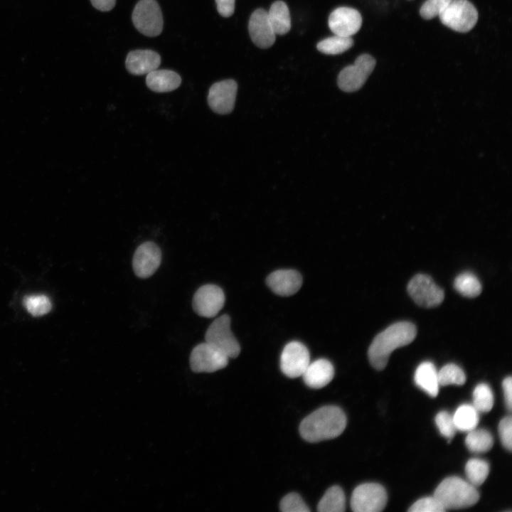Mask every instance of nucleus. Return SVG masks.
Here are the masks:
<instances>
[{
    "label": "nucleus",
    "instance_id": "f257e3e1",
    "mask_svg": "<svg viewBox=\"0 0 512 512\" xmlns=\"http://www.w3.org/2000/svg\"><path fill=\"white\" fill-rule=\"evenodd\" d=\"M346 426V417L338 407H321L306 416L299 425L302 438L309 442L334 439L339 436Z\"/></svg>",
    "mask_w": 512,
    "mask_h": 512
},
{
    "label": "nucleus",
    "instance_id": "f03ea898",
    "mask_svg": "<svg viewBox=\"0 0 512 512\" xmlns=\"http://www.w3.org/2000/svg\"><path fill=\"white\" fill-rule=\"evenodd\" d=\"M416 334V327L410 321H399L389 326L375 336L369 346L368 357L371 366L378 370H383L391 353L410 343Z\"/></svg>",
    "mask_w": 512,
    "mask_h": 512
},
{
    "label": "nucleus",
    "instance_id": "7ed1b4c3",
    "mask_svg": "<svg viewBox=\"0 0 512 512\" xmlns=\"http://www.w3.org/2000/svg\"><path fill=\"white\" fill-rule=\"evenodd\" d=\"M434 496L448 509H461L472 506L479 499L476 487L458 476H449L440 482Z\"/></svg>",
    "mask_w": 512,
    "mask_h": 512
},
{
    "label": "nucleus",
    "instance_id": "20e7f679",
    "mask_svg": "<svg viewBox=\"0 0 512 512\" xmlns=\"http://www.w3.org/2000/svg\"><path fill=\"white\" fill-rule=\"evenodd\" d=\"M441 22L461 33L471 30L478 21V12L467 0H452L439 15Z\"/></svg>",
    "mask_w": 512,
    "mask_h": 512
},
{
    "label": "nucleus",
    "instance_id": "39448f33",
    "mask_svg": "<svg viewBox=\"0 0 512 512\" xmlns=\"http://www.w3.org/2000/svg\"><path fill=\"white\" fill-rule=\"evenodd\" d=\"M205 340L228 358H236L240 354V347L230 330V318L227 314L211 323L206 332Z\"/></svg>",
    "mask_w": 512,
    "mask_h": 512
},
{
    "label": "nucleus",
    "instance_id": "423d86ee",
    "mask_svg": "<svg viewBox=\"0 0 512 512\" xmlns=\"http://www.w3.org/2000/svg\"><path fill=\"white\" fill-rule=\"evenodd\" d=\"M135 28L142 34L154 37L163 29V16L156 0H139L132 15Z\"/></svg>",
    "mask_w": 512,
    "mask_h": 512
},
{
    "label": "nucleus",
    "instance_id": "0eeeda50",
    "mask_svg": "<svg viewBox=\"0 0 512 512\" xmlns=\"http://www.w3.org/2000/svg\"><path fill=\"white\" fill-rule=\"evenodd\" d=\"M385 488L377 483H365L353 490L351 498V508L355 512H379L387 503Z\"/></svg>",
    "mask_w": 512,
    "mask_h": 512
},
{
    "label": "nucleus",
    "instance_id": "6e6552de",
    "mask_svg": "<svg viewBox=\"0 0 512 512\" xmlns=\"http://www.w3.org/2000/svg\"><path fill=\"white\" fill-rule=\"evenodd\" d=\"M375 60L369 54H362L353 65L344 68L338 74V87L346 92L358 90L364 85L375 66Z\"/></svg>",
    "mask_w": 512,
    "mask_h": 512
},
{
    "label": "nucleus",
    "instance_id": "1a4fd4ad",
    "mask_svg": "<svg viewBox=\"0 0 512 512\" xmlns=\"http://www.w3.org/2000/svg\"><path fill=\"white\" fill-rule=\"evenodd\" d=\"M407 289L417 304L426 308L439 305L444 298L443 289L425 274L414 276L409 282Z\"/></svg>",
    "mask_w": 512,
    "mask_h": 512
},
{
    "label": "nucleus",
    "instance_id": "9d476101",
    "mask_svg": "<svg viewBox=\"0 0 512 512\" xmlns=\"http://www.w3.org/2000/svg\"><path fill=\"white\" fill-rule=\"evenodd\" d=\"M228 358L207 342L196 346L190 355V366L195 373H213L225 368Z\"/></svg>",
    "mask_w": 512,
    "mask_h": 512
},
{
    "label": "nucleus",
    "instance_id": "9b49d317",
    "mask_svg": "<svg viewBox=\"0 0 512 512\" xmlns=\"http://www.w3.org/2000/svg\"><path fill=\"white\" fill-rule=\"evenodd\" d=\"M225 294L223 289L215 284L201 286L194 294L192 306L199 316L212 318L223 308Z\"/></svg>",
    "mask_w": 512,
    "mask_h": 512
},
{
    "label": "nucleus",
    "instance_id": "f8f14e48",
    "mask_svg": "<svg viewBox=\"0 0 512 512\" xmlns=\"http://www.w3.org/2000/svg\"><path fill=\"white\" fill-rule=\"evenodd\" d=\"M309 363V352L303 343L292 341L283 348L280 356V368L287 377L294 378L302 376Z\"/></svg>",
    "mask_w": 512,
    "mask_h": 512
},
{
    "label": "nucleus",
    "instance_id": "ddd939ff",
    "mask_svg": "<svg viewBox=\"0 0 512 512\" xmlns=\"http://www.w3.org/2000/svg\"><path fill=\"white\" fill-rule=\"evenodd\" d=\"M238 84L234 80H224L214 83L208 95L210 109L220 114L231 112L234 108Z\"/></svg>",
    "mask_w": 512,
    "mask_h": 512
},
{
    "label": "nucleus",
    "instance_id": "4468645a",
    "mask_svg": "<svg viewBox=\"0 0 512 512\" xmlns=\"http://www.w3.org/2000/svg\"><path fill=\"white\" fill-rule=\"evenodd\" d=\"M161 261L160 248L153 242H145L136 250L132 260L135 274L142 279L151 277L158 269Z\"/></svg>",
    "mask_w": 512,
    "mask_h": 512
},
{
    "label": "nucleus",
    "instance_id": "2eb2a0df",
    "mask_svg": "<svg viewBox=\"0 0 512 512\" xmlns=\"http://www.w3.org/2000/svg\"><path fill=\"white\" fill-rule=\"evenodd\" d=\"M362 17L359 11L350 7H338L334 10L329 18V26L335 34L351 37L361 28Z\"/></svg>",
    "mask_w": 512,
    "mask_h": 512
},
{
    "label": "nucleus",
    "instance_id": "dca6fc26",
    "mask_svg": "<svg viewBox=\"0 0 512 512\" xmlns=\"http://www.w3.org/2000/svg\"><path fill=\"white\" fill-rule=\"evenodd\" d=\"M248 30L252 42L259 48H270L275 41L276 34L265 9H258L252 14Z\"/></svg>",
    "mask_w": 512,
    "mask_h": 512
},
{
    "label": "nucleus",
    "instance_id": "f3484780",
    "mask_svg": "<svg viewBox=\"0 0 512 512\" xmlns=\"http://www.w3.org/2000/svg\"><path fill=\"white\" fill-rule=\"evenodd\" d=\"M268 287L280 296H291L299 291L302 284L301 274L294 270H279L267 278Z\"/></svg>",
    "mask_w": 512,
    "mask_h": 512
},
{
    "label": "nucleus",
    "instance_id": "a211bd4d",
    "mask_svg": "<svg viewBox=\"0 0 512 512\" xmlns=\"http://www.w3.org/2000/svg\"><path fill=\"white\" fill-rule=\"evenodd\" d=\"M160 63V55L151 50L130 51L125 61L127 70L135 75L148 74L157 69Z\"/></svg>",
    "mask_w": 512,
    "mask_h": 512
},
{
    "label": "nucleus",
    "instance_id": "6ab92c4d",
    "mask_svg": "<svg viewBox=\"0 0 512 512\" xmlns=\"http://www.w3.org/2000/svg\"><path fill=\"white\" fill-rule=\"evenodd\" d=\"M334 375L332 363L324 358L309 363L302 375L304 383L311 388L319 389L328 385Z\"/></svg>",
    "mask_w": 512,
    "mask_h": 512
},
{
    "label": "nucleus",
    "instance_id": "aec40b11",
    "mask_svg": "<svg viewBox=\"0 0 512 512\" xmlns=\"http://www.w3.org/2000/svg\"><path fill=\"white\" fill-rule=\"evenodd\" d=\"M146 83L152 91L166 92L178 88L181 83V78L173 70L156 69L146 74Z\"/></svg>",
    "mask_w": 512,
    "mask_h": 512
},
{
    "label": "nucleus",
    "instance_id": "412c9836",
    "mask_svg": "<svg viewBox=\"0 0 512 512\" xmlns=\"http://www.w3.org/2000/svg\"><path fill=\"white\" fill-rule=\"evenodd\" d=\"M415 384L431 397H436L439 393V383L438 371L433 363H421L415 370Z\"/></svg>",
    "mask_w": 512,
    "mask_h": 512
},
{
    "label": "nucleus",
    "instance_id": "4be33fe9",
    "mask_svg": "<svg viewBox=\"0 0 512 512\" xmlns=\"http://www.w3.org/2000/svg\"><path fill=\"white\" fill-rule=\"evenodd\" d=\"M270 22L275 34L284 35L291 28V18L287 4L282 1L274 2L267 11Z\"/></svg>",
    "mask_w": 512,
    "mask_h": 512
},
{
    "label": "nucleus",
    "instance_id": "5701e85b",
    "mask_svg": "<svg viewBox=\"0 0 512 512\" xmlns=\"http://www.w3.org/2000/svg\"><path fill=\"white\" fill-rule=\"evenodd\" d=\"M346 509V498L343 489L338 486L330 487L324 494L317 506L319 512H343Z\"/></svg>",
    "mask_w": 512,
    "mask_h": 512
},
{
    "label": "nucleus",
    "instance_id": "b1692460",
    "mask_svg": "<svg viewBox=\"0 0 512 512\" xmlns=\"http://www.w3.org/2000/svg\"><path fill=\"white\" fill-rule=\"evenodd\" d=\"M452 417L456 429L466 432L475 429L479 420V411L469 404L459 406Z\"/></svg>",
    "mask_w": 512,
    "mask_h": 512
},
{
    "label": "nucleus",
    "instance_id": "393cba45",
    "mask_svg": "<svg viewBox=\"0 0 512 512\" xmlns=\"http://www.w3.org/2000/svg\"><path fill=\"white\" fill-rule=\"evenodd\" d=\"M465 444L470 452L483 453L491 449L494 439L491 432L488 430L475 428L468 432Z\"/></svg>",
    "mask_w": 512,
    "mask_h": 512
},
{
    "label": "nucleus",
    "instance_id": "a878e982",
    "mask_svg": "<svg viewBox=\"0 0 512 512\" xmlns=\"http://www.w3.org/2000/svg\"><path fill=\"white\" fill-rule=\"evenodd\" d=\"M454 287L459 294L469 298L479 296L482 289L477 277L470 272L459 274L454 279Z\"/></svg>",
    "mask_w": 512,
    "mask_h": 512
},
{
    "label": "nucleus",
    "instance_id": "bb28decb",
    "mask_svg": "<svg viewBox=\"0 0 512 512\" xmlns=\"http://www.w3.org/2000/svg\"><path fill=\"white\" fill-rule=\"evenodd\" d=\"M465 472L468 481L477 487L486 479L489 473V464L484 459L472 458L466 462Z\"/></svg>",
    "mask_w": 512,
    "mask_h": 512
},
{
    "label": "nucleus",
    "instance_id": "cd10ccee",
    "mask_svg": "<svg viewBox=\"0 0 512 512\" xmlns=\"http://www.w3.org/2000/svg\"><path fill=\"white\" fill-rule=\"evenodd\" d=\"M353 44V41L351 37L335 35L321 41L316 47L323 53L337 55L348 50Z\"/></svg>",
    "mask_w": 512,
    "mask_h": 512
},
{
    "label": "nucleus",
    "instance_id": "c85d7f7f",
    "mask_svg": "<svg viewBox=\"0 0 512 512\" xmlns=\"http://www.w3.org/2000/svg\"><path fill=\"white\" fill-rule=\"evenodd\" d=\"M494 394L489 385L482 383L473 391V406L481 412H489L494 405Z\"/></svg>",
    "mask_w": 512,
    "mask_h": 512
},
{
    "label": "nucleus",
    "instance_id": "c756f323",
    "mask_svg": "<svg viewBox=\"0 0 512 512\" xmlns=\"http://www.w3.org/2000/svg\"><path fill=\"white\" fill-rule=\"evenodd\" d=\"M439 385H463L466 381L464 370L454 363H448L438 371Z\"/></svg>",
    "mask_w": 512,
    "mask_h": 512
},
{
    "label": "nucleus",
    "instance_id": "7c9ffc66",
    "mask_svg": "<svg viewBox=\"0 0 512 512\" xmlns=\"http://www.w3.org/2000/svg\"><path fill=\"white\" fill-rule=\"evenodd\" d=\"M23 303L27 311L35 316L48 313L52 307L50 299L44 294L26 296L24 297Z\"/></svg>",
    "mask_w": 512,
    "mask_h": 512
},
{
    "label": "nucleus",
    "instance_id": "2f4dec72",
    "mask_svg": "<svg viewBox=\"0 0 512 512\" xmlns=\"http://www.w3.org/2000/svg\"><path fill=\"white\" fill-rule=\"evenodd\" d=\"M435 423L440 434L449 442L457 430L452 415L447 411H440L435 417Z\"/></svg>",
    "mask_w": 512,
    "mask_h": 512
},
{
    "label": "nucleus",
    "instance_id": "473e14b6",
    "mask_svg": "<svg viewBox=\"0 0 512 512\" xmlns=\"http://www.w3.org/2000/svg\"><path fill=\"white\" fill-rule=\"evenodd\" d=\"M279 507L284 512H309L310 509L301 496L296 493L286 495L280 501Z\"/></svg>",
    "mask_w": 512,
    "mask_h": 512
},
{
    "label": "nucleus",
    "instance_id": "72a5a7b5",
    "mask_svg": "<svg viewBox=\"0 0 512 512\" xmlns=\"http://www.w3.org/2000/svg\"><path fill=\"white\" fill-rule=\"evenodd\" d=\"M445 511V508L434 496L417 500L408 509V511L410 512H443Z\"/></svg>",
    "mask_w": 512,
    "mask_h": 512
},
{
    "label": "nucleus",
    "instance_id": "f704fd0d",
    "mask_svg": "<svg viewBox=\"0 0 512 512\" xmlns=\"http://www.w3.org/2000/svg\"><path fill=\"white\" fill-rule=\"evenodd\" d=\"M452 0H427L421 6L420 14L427 20L439 16Z\"/></svg>",
    "mask_w": 512,
    "mask_h": 512
},
{
    "label": "nucleus",
    "instance_id": "c9c22d12",
    "mask_svg": "<svg viewBox=\"0 0 512 512\" xmlns=\"http://www.w3.org/2000/svg\"><path fill=\"white\" fill-rule=\"evenodd\" d=\"M498 434L503 447L508 451L512 449V419L511 416L503 417L498 424Z\"/></svg>",
    "mask_w": 512,
    "mask_h": 512
},
{
    "label": "nucleus",
    "instance_id": "e433bc0d",
    "mask_svg": "<svg viewBox=\"0 0 512 512\" xmlns=\"http://www.w3.org/2000/svg\"><path fill=\"white\" fill-rule=\"evenodd\" d=\"M218 13L223 17L233 15L235 10V0H215Z\"/></svg>",
    "mask_w": 512,
    "mask_h": 512
},
{
    "label": "nucleus",
    "instance_id": "4c0bfd02",
    "mask_svg": "<svg viewBox=\"0 0 512 512\" xmlns=\"http://www.w3.org/2000/svg\"><path fill=\"white\" fill-rule=\"evenodd\" d=\"M503 397L506 406L508 411L512 408V379L511 376L506 377L502 382Z\"/></svg>",
    "mask_w": 512,
    "mask_h": 512
},
{
    "label": "nucleus",
    "instance_id": "58836bf2",
    "mask_svg": "<svg viewBox=\"0 0 512 512\" xmlns=\"http://www.w3.org/2000/svg\"><path fill=\"white\" fill-rule=\"evenodd\" d=\"M92 6L102 11L112 10L115 6L116 0H90Z\"/></svg>",
    "mask_w": 512,
    "mask_h": 512
}]
</instances>
